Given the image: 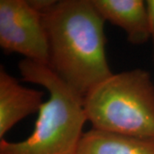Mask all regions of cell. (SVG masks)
<instances>
[{
    "label": "cell",
    "mask_w": 154,
    "mask_h": 154,
    "mask_svg": "<svg viewBox=\"0 0 154 154\" xmlns=\"http://www.w3.org/2000/svg\"><path fill=\"white\" fill-rule=\"evenodd\" d=\"M0 46L5 52L49 65L43 17L28 0H0Z\"/></svg>",
    "instance_id": "277c9868"
},
{
    "label": "cell",
    "mask_w": 154,
    "mask_h": 154,
    "mask_svg": "<svg viewBox=\"0 0 154 154\" xmlns=\"http://www.w3.org/2000/svg\"><path fill=\"white\" fill-rule=\"evenodd\" d=\"M22 80L45 88L49 98L38 112L33 131L22 141L0 140V154H75L87 120L83 98L48 65L22 59Z\"/></svg>",
    "instance_id": "7a4b0ae2"
},
{
    "label": "cell",
    "mask_w": 154,
    "mask_h": 154,
    "mask_svg": "<svg viewBox=\"0 0 154 154\" xmlns=\"http://www.w3.org/2000/svg\"><path fill=\"white\" fill-rule=\"evenodd\" d=\"M75 154H154V138L123 135L92 128L83 133Z\"/></svg>",
    "instance_id": "52a82bcc"
},
{
    "label": "cell",
    "mask_w": 154,
    "mask_h": 154,
    "mask_svg": "<svg viewBox=\"0 0 154 154\" xmlns=\"http://www.w3.org/2000/svg\"><path fill=\"white\" fill-rule=\"evenodd\" d=\"M93 128L140 138H154V83L141 69L112 74L83 98Z\"/></svg>",
    "instance_id": "3957f363"
},
{
    "label": "cell",
    "mask_w": 154,
    "mask_h": 154,
    "mask_svg": "<svg viewBox=\"0 0 154 154\" xmlns=\"http://www.w3.org/2000/svg\"><path fill=\"white\" fill-rule=\"evenodd\" d=\"M153 61H154V59H153Z\"/></svg>",
    "instance_id": "9c48e42d"
},
{
    "label": "cell",
    "mask_w": 154,
    "mask_h": 154,
    "mask_svg": "<svg viewBox=\"0 0 154 154\" xmlns=\"http://www.w3.org/2000/svg\"><path fill=\"white\" fill-rule=\"evenodd\" d=\"M102 18L120 28L127 39L134 45L151 39L146 1L142 0H92Z\"/></svg>",
    "instance_id": "8992f818"
},
{
    "label": "cell",
    "mask_w": 154,
    "mask_h": 154,
    "mask_svg": "<svg viewBox=\"0 0 154 154\" xmlns=\"http://www.w3.org/2000/svg\"><path fill=\"white\" fill-rule=\"evenodd\" d=\"M147 11L149 14V21H150V33H151V40L152 43V47L154 51V0L146 1Z\"/></svg>",
    "instance_id": "ba28073f"
},
{
    "label": "cell",
    "mask_w": 154,
    "mask_h": 154,
    "mask_svg": "<svg viewBox=\"0 0 154 154\" xmlns=\"http://www.w3.org/2000/svg\"><path fill=\"white\" fill-rule=\"evenodd\" d=\"M44 92L24 87L0 67V140L22 119L38 112Z\"/></svg>",
    "instance_id": "5b68a950"
},
{
    "label": "cell",
    "mask_w": 154,
    "mask_h": 154,
    "mask_svg": "<svg viewBox=\"0 0 154 154\" xmlns=\"http://www.w3.org/2000/svg\"><path fill=\"white\" fill-rule=\"evenodd\" d=\"M49 44L48 66L84 98L110 77L105 20L92 0H59L42 14Z\"/></svg>",
    "instance_id": "6da1fadb"
}]
</instances>
